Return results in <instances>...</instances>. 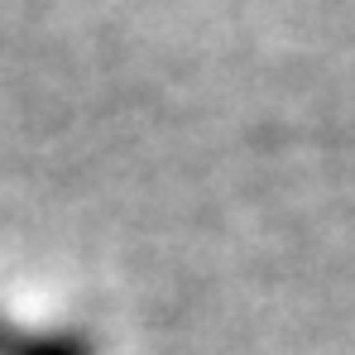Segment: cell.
I'll list each match as a JSON object with an SVG mask.
<instances>
[{"mask_svg": "<svg viewBox=\"0 0 355 355\" xmlns=\"http://www.w3.org/2000/svg\"><path fill=\"white\" fill-rule=\"evenodd\" d=\"M0 355H96V341L77 327L58 331H15L10 322H0Z\"/></svg>", "mask_w": 355, "mask_h": 355, "instance_id": "1", "label": "cell"}]
</instances>
